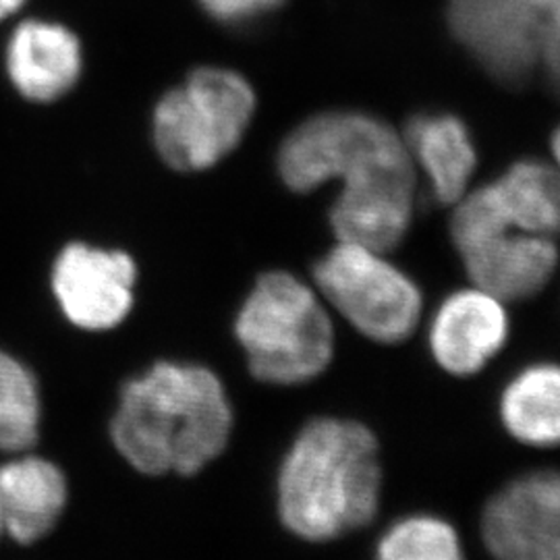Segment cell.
Here are the masks:
<instances>
[{
    "mask_svg": "<svg viewBox=\"0 0 560 560\" xmlns=\"http://www.w3.org/2000/svg\"><path fill=\"white\" fill-rule=\"evenodd\" d=\"M279 173L287 187L300 194L326 180L342 183L330 210L337 241L386 254L407 237L416 166L386 120L360 110L316 115L280 145Z\"/></svg>",
    "mask_w": 560,
    "mask_h": 560,
    "instance_id": "6da1fadb",
    "label": "cell"
},
{
    "mask_svg": "<svg viewBox=\"0 0 560 560\" xmlns=\"http://www.w3.org/2000/svg\"><path fill=\"white\" fill-rule=\"evenodd\" d=\"M381 441L363 421H307L280 463L277 509L282 527L314 544L365 529L381 513Z\"/></svg>",
    "mask_w": 560,
    "mask_h": 560,
    "instance_id": "7a4b0ae2",
    "label": "cell"
},
{
    "mask_svg": "<svg viewBox=\"0 0 560 560\" xmlns=\"http://www.w3.org/2000/svg\"><path fill=\"white\" fill-rule=\"evenodd\" d=\"M233 409L221 378L196 363L161 361L120 390L110 436L148 476H194L224 451Z\"/></svg>",
    "mask_w": 560,
    "mask_h": 560,
    "instance_id": "3957f363",
    "label": "cell"
},
{
    "mask_svg": "<svg viewBox=\"0 0 560 560\" xmlns=\"http://www.w3.org/2000/svg\"><path fill=\"white\" fill-rule=\"evenodd\" d=\"M256 381L300 386L320 378L337 358V328L320 293L289 272L258 279L235 320Z\"/></svg>",
    "mask_w": 560,
    "mask_h": 560,
    "instance_id": "277c9868",
    "label": "cell"
},
{
    "mask_svg": "<svg viewBox=\"0 0 560 560\" xmlns=\"http://www.w3.org/2000/svg\"><path fill=\"white\" fill-rule=\"evenodd\" d=\"M312 277L326 305L374 345L399 347L420 330V284L386 254L339 241L314 264Z\"/></svg>",
    "mask_w": 560,
    "mask_h": 560,
    "instance_id": "5b68a950",
    "label": "cell"
},
{
    "mask_svg": "<svg viewBox=\"0 0 560 560\" xmlns=\"http://www.w3.org/2000/svg\"><path fill=\"white\" fill-rule=\"evenodd\" d=\"M256 110L247 81L233 71L200 69L156 108L162 159L177 171H203L237 148Z\"/></svg>",
    "mask_w": 560,
    "mask_h": 560,
    "instance_id": "8992f818",
    "label": "cell"
},
{
    "mask_svg": "<svg viewBox=\"0 0 560 560\" xmlns=\"http://www.w3.org/2000/svg\"><path fill=\"white\" fill-rule=\"evenodd\" d=\"M451 240L471 284L504 303L540 295L559 266L557 240L506 226L483 187L457 201Z\"/></svg>",
    "mask_w": 560,
    "mask_h": 560,
    "instance_id": "52a82bcc",
    "label": "cell"
},
{
    "mask_svg": "<svg viewBox=\"0 0 560 560\" xmlns=\"http://www.w3.org/2000/svg\"><path fill=\"white\" fill-rule=\"evenodd\" d=\"M546 0H448L455 40L504 88H521L538 69Z\"/></svg>",
    "mask_w": 560,
    "mask_h": 560,
    "instance_id": "ba28073f",
    "label": "cell"
},
{
    "mask_svg": "<svg viewBox=\"0 0 560 560\" xmlns=\"http://www.w3.org/2000/svg\"><path fill=\"white\" fill-rule=\"evenodd\" d=\"M480 540L492 560H560V469L501 486L481 509Z\"/></svg>",
    "mask_w": 560,
    "mask_h": 560,
    "instance_id": "9c48e42d",
    "label": "cell"
},
{
    "mask_svg": "<svg viewBox=\"0 0 560 560\" xmlns=\"http://www.w3.org/2000/svg\"><path fill=\"white\" fill-rule=\"evenodd\" d=\"M509 340L506 303L474 284L448 293L425 326L430 360L457 381L481 374L506 349Z\"/></svg>",
    "mask_w": 560,
    "mask_h": 560,
    "instance_id": "30bf717a",
    "label": "cell"
},
{
    "mask_svg": "<svg viewBox=\"0 0 560 560\" xmlns=\"http://www.w3.org/2000/svg\"><path fill=\"white\" fill-rule=\"evenodd\" d=\"M136 264L122 252L69 245L52 272V289L67 320L85 330H108L133 305Z\"/></svg>",
    "mask_w": 560,
    "mask_h": 560,
    "instance_id": "8fae6325",
    "label": "cell"
},
{
    "mask_svg": "<svg viewBox=\"0 0 560 560\" xmlns=\"http://www.w3.org/2000/svg\"><path fill=\"white\" fill-rule=\"evenodd\" d=\"M497 416L504 434L532 451L560 448V361L525 363L502 384Z\"/></svg>",
    "mask_w": 560,
    "mask_h": 560,
    "instance_id": "7c38bea8",
    "label": "cell"
},
{
    "mask_svg": "<svg viewBox=\"0 0 560 560\" xmlns=\"http://www.w3.org/2000/svg\"><path fill=\"white\" fill-rule=\"evenodd\" d=\"M411 161L430 179L434 198L457 203L467 194L478 156L467 125L448 113H420L407 120L402 131Z\"/></svg>",
    "mask_w": 560,
    "mask_h": 560,
    "instance_id": "4fadbf2b",
    "label": "cell"
},
{
    "mask_svg": "<svg viewBox=\"0 0 560 560\" xmlns=\"http://www.w3.org/2000/svg\"><path fill=\"white\" fill-rule=\"evenodd\" d=\"M0 504L7 534L20 544L46 536L67 504V480L42 457H18L0 465Z\"/></svg>",
    "mask_w": 560,
    "mask_h": 560,
    "instance_id": "5bb4252c",
    "label": "cell"
},
{
    "mask_svg": "<svg viewBox=\"0 0 560 560\" xmlns=\"http://www.w3.org/2000/svg\"><path fill=\"white\" fill-rule=\"evenodd\" d=\"M80 65V42L60 25L27 21L11 40L9 73L30 101H55L69 92Z\"/></svg>",
    "mask_w": 560,
    "mask_h": 560,
    "instance_id": "9a60e30c",
    "label": "cell"
},
{
    "mask_svg": "<svg viewBox=\"0 0 560 560\" xmlns=\"http://www.w3.org/2000/svg\"><path fill=\"white\" fill-rule=\"evenodd\" d=\"M486 187L506 226L559 240L560 168L527 159L511 164Z\"/></svg>",
    "mask_w": 560,
    "mask_h": 560,
    "instance_id": "2e32d148",
    "label": "cell"
},
{
    "mask_svg": "<svg viewBox=\"0 0 560 560\" xmlns=\"http://www.w3.org/2000/svg\"><path fill=\"white\" fill-rule=\"evenodd\" d=\"M374 560H467V550L453 521L416 511L386 525L376 541Z\"/></svg>",
    "mask_w": 560,
    "mask_h": 560,
    "instance_id": "e0dca14e",
    "label": "cell"
},
{
    "mask_svg": "<svg viewBox=\"0 0 560 560\" xmlns=\"http://www.w3.org/2000/svg\"><path fill=\"white\" fill-rule=\"evenodd\" d=\"M40 390L34 374L0 351V451L21 453L34 446L40 428Z\"/></svg>",
    "mask_w": 560,
    "mask_h": 560,
    "instance_id": "ac0fdd59",
    "label": "cell"
},
{
    "mask_svg": "<svg viewBox=\"0 0 560 560\" xmlns=\"http://www.w3.org/2000/svg\"><path fill=\"white\" fill-rule=\"evenodd\" d=\"M538 69L544 71L552 92L560 96V0H546L544 7Z\"/></svg>",
    "mask_w": 560,
    "mask_h": 560,
    "instance_id": "d6986e66",
    "label": "cell"
},
{
    "mask_svg": "<svg viewBox=\"0 0 560 560\" xmlns=\"http://www.w3.org/2000/svg\"><path fill=\"white\" fill-rule=\"evenodd\" d=\"M284 0H201L208 13L222 21L252 20L280 7Z\"/></svg>",
    "mask_w": 560,
    "mask_h": 560,
    "instance_id": "ffe728a7",
    "label": "cell"
},
{
    "mask_svg": "<svg viewBox=\"0 0 560 560\" xmlns=\"http://www.w3.org/2000/svg\"><path fill=\"white\" fill-rule=\"evenodd\" d=\"M23 2L25 0H0V20H4L11 13H15Z\"/></svg>",
    "mask_w": 560,
    "mask_h": 560,
    "instance_id": "44dd1931",
    "label": "cell"
},
{
    "mask_svg": "<svg viewBox=\"0 0 560 560\" xmlns=\"http://www.w3.org/2000/svg\"><path fill=\"white\" fill-rule=\"evenodd\" d=\"M552 154H555V159L560 164V125L557 127L555 136H552Z\"/></svg>",
    "mask_w": 560,
    "mask_h": 560,
    "instance_id": "7402d4cb",
    "label": "cell"
},
{
    "mask_svg": "<svg viewBox=\"0 0 560 560\" xmlns=\"http://www.w3.org/2000/svg\"><path fill=\"white\" fill-rule=\"evenodd\" d=\"M2 534H7V527H4V511H2V504H0V538Z\"/></svg>",
    "mask_w": 560,
    "mask_h": 560,
    "instance_id": "603a6c76",
    "label": "cell"
}]
</instances>
